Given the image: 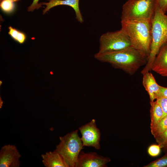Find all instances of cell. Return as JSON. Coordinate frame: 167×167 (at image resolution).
<instances>
[{
    "label": "cell",
    "mask_w": 167,
    "mask_h": 167,
    "mask_svg": "<svg viewBox=\"0 0 167 167\" xmlns=\"http://www.w3.org/2000/svg\"><path fill=\"white\" fill-rule=\"evenodd\" d=\"M94 58L100 61L109 63L114 67L133 75L147 64L148 55L130 47L119 51L105 53H97Z\"/></svg>",
    "instance_id": "obj_1"
},
{
    "label": "cell",
    "mask_w": 167,
    "mask_h": 167,
    "mask_svg": "<svg viewBox=\"0 0 167 167\" xmlns=\"http://www.w3.org/2000/svg\"><path fill=\"white\" fill-rule=\"evenodd\" d=\"M151 20H122L121 22V28L129 37L131 46L148 56L152 40Z\"/></svg>",
    "instance_id": "obj_2"
},
{
    "label": "cell",
    "mask_w": 167,
    "mask_h": 167,
    "mask_svg": "<svg viewBox=\"0 0 167 167\" xmlns=\"http://www.w3.org/2000/svg\"><path fill=\"white\" fill-rule=\"evenodd\" d=\"M151 22L150 52L147 62L141 72L143 75L151 70L154 60L160 49L167 42V16L157 5Z\"/></svg>",
    "instance_id": "obj_3"
},
{
    "label": "cell",
    "mask_w": 167,
    "mask_h": 167,
    "mask_svg": "<svg viewBox=\"0 0 167 167\" xmlns=\"http://www.w3.org/2000/svg\"><path fill=\"white\" fill-rule=\"evenodd\" d=\"M156 6V0H128L122 6L121 20H151Z\"/></svg>",
    "instance_id": "obj_4"
},
{
    "label": "cell",
    "mask_w": 167,
    "mask_h": 167,
    "mask_svg": "<svg viewBox=\"0 0 167 167\" xmlns=\"http://www.w3.org/2000/svg\"><path fill=\"white\" fill-rule=\"evenodd\" d=\"M60 142L55 151L62 156L68 167H75L79 154L84 147L76 130L59 137Z\"/></svg>",
    "instance_id": "obj_5"
},
{
    "label": "cell",
    "mask_w": 167,
    "mask_h": 167,
    "mask_svg": "<svg viewBox=\"0 0 167 167\" xmlns=\"http://www.w3.org/2000/svg\"><path fill=\"white\" fill-rule=\"evenodd\" d=\"M99 53L116 51L131 47L129 37L122 28L103 34L99 39Z\"/></svg>",
    "instance_id": "obj_6"
},
{
    "label": "cell",
    "mask_w": 167,
    "mask_h": 167,
    "mask_svg": "<svg viewBox=\"0 0 167 167\" xmlns=\"http://www.w3.org/2000/svg\"><path fill=\"white\" fill-rule=\"evenodd\" d=\"M83 146L92 147L96 149L101 148L100 142L101 134L97 127L96 120L92 119L88 123L79 128Z\"/></svg>",
    "instance_id": "obj_7"
},
{
    "label": "cell",
    "mask_w": 167,
    "mask_h": 167,
    "mask_svg": "<svg viewBox=\"0 0 167 167\" xmlns=\"http://www.w3.org/2000/svg\"><path fill=\"white\" fill-rule=\"evenodd\" d=\"M21 156L15 146L4 145L1 147L0 151V167H19Z\"/></svg>",
    "instance_id": "obj_8"
},
{
    "label": "cell",
    "mask_w": 167,
    "mask_h": 167,
    "mask_svg": "<svg viewBox=\"0 0 167 167\" xmlns=\"http://www.w3.org/2000/svg\"><path fill=\"white\" fill-rule=\"evenodd\" d=\"M110 159L94 152L81 151L75 167H105Z\"/></svg>",
    "instance_id": "obj_9"
},
{
    "label": "cell",
    "mask_w": 167,
    "mask_h": 167,
    "mask_svg": "<svg viewBox=\"0 0 167 167\" xmlns=\"http://www.w3.org/2000/svg\"><path fill=\"white\" fill-rule=\"evenodd\" d=\"M79 0H51L48 2H42V5L46 6L43 11V14H45L52 8L59 5H66L71 7L74 10L76 19L79 23L84 22L83 16L79 7Z\"/></svg>",
    "instance_id": "obj_10"
},
{
    "label": "cell",
    "mask_w": 167,
    "mask_h": 167,
    "mask_svg": "<svg viewBox=\"0 0 167 167\" xmlns=\"http://www.w3.org/2000/svg\"><path fill=\"white\" fill-rule=\"evenodd\" d=\"M151 70L163 76L167 77V42L160 49L154 60Z\"/></svg>",
    "instance_id": "obj_11"
},
{
    "label": "cell",
    "mask_w": 167,
    "mask_h": 167,
    "mask_svg": "<svg viewBox=\"0 0 167 167\" xmlns=\"http://www.w3.org/2000/svg\"><path fill=\"white\" fill-rule=\"evenodd\" d=\"M143 75V85L149 94L150 102H152L158 96L161 86L156 83L152 73L148 72Z\"/></svg>",
    "instance_id": "obj_12"
},
{
    "label": "cell",
    "mask_w": 167,
    "mask_h": 167,
    "mask_svg": "<svg viewBox=\"0 0 167 167\" xmlns=\"http://www.w3.org/2000/svg\"><path fill=\"white\" fill-rule=\"evenodd\" d=\"M41 157L45 167H68L62 156L55 150L42 154Z\"/></svg>",
    "instance_id": "obj_13"
},
{
    "label": "cell",
    "mask_w": 167,
    "mask_h": 167,
    "mask_svg": "<svg viewBox=\"0 0 167 167\" xmlns=\"http://www.w3.org/2000/svg\"><path fill=\"white\" fill-rule=\"evenodd\" d=\"M150 128L152 132L163 117V112L161 106L156 101L150 102Z\"/></svg>",
    "instance_id": "obj_14"
},
{
    "label": "cell",
    "mask_w": 167,
    "mask_h": 167,
    "mask_svg": "<svg viewBox=\"0 0 167 167\" xmlns=\"http://www.w3.org/2000/svg\"><path fill=\"white\" fill-rule=\"evenodd\" d=\"M8 33L14 40L20 44L23 43L26 39L25 34L11 26L8 27Z\"/></svg>",
    "instance_id": "obj_15"
},
{
    "label": "cell",
    "mask_w": 167,
    "mask_h": 167,
    "mask_svg": "<svg viewBox=\"0 0 167 167\" xmlns=\"http://www.w3.org/2000/svg\"><path fill=\"white\" fill-rule=\"evenodd\" d=\"M167 129V115L164 117L159 122L154 130L151 132L155 138Z\"/></svg>",
    "instance_id": "obj_16"
},
{
    "label": "cell",
    "mask_w": 167,
    "mask_h": 167,
    "mask_svg": "<svg viewBox=\"0 0 167 167\" xmlns=\"http://www.w3.org/2000/svg\"><path fill=\"white\" fill-rule=\"evenodd\" d=\"M0 6L1 10L4 12L10 14L14 10L15 2L12 0H2L0 1Z\"/></svg>",
    "instance_id": "obj_17"
},
{
    "label": "cell",
    "mask_w": 167,
    "mask_h": 167,
    "mask_svg": "<svg viewBox=\"0 0 167 167\" xmlns=\"http://www.w3.org/2000/svg\"><path fill=\"white\" fill-rule=\"evenodd\" d=\"M145 167H167V154L156 160L144 166Z\"/></svg>",
    "instance_id": "obj_18"
},
{
    "label": "cell",
    "mask_w": 167,
    "mask_h": 167,
    "mask_svg": "<svg viewBox=\"0 0 167 167\" xmlns=\"http://www.w3.org/2000/svg\"><path fill=\"white\" fill-rule=\"evenodd\" d=\"M155 139L161 148L167 149V129Z\"/></svg>",
    "instance_id": "obj_19"
},
{
    "label": "cell",
    "mask_w": 167,
    "mask_h": 167,
    "mask_svg": "<svg viewBox=\"0 0 167 167\" xmlns=\"http://www.w3.org/2000/svg\"><path fill=\"white\" fill-rule=\"evenodd\" d=\"M156 100L162 109L163 117L167 115V98L163 96H159L157 97Z\"/></svg>",
    "instance_id": "obj_20"
},
{
    "label": "cell",
    "mask_w": 167,
    "mask_h": 167,
    "mask_svg": "<svg viewBox=\"0 0 167 167\" xmlns=\"http://www.w3.org/2000/svg\"><path fill=\"white\" fill-rule=\"evenodd\" d=\"M161 147L160 145L152 144L148 148V152L151 156L155 157L159 155L161 151Z\"/></svg>",
    "instance_id": "obj_21"
},
{
    "label": "cell",
    "mask_w": 167,
    "mask_h": 167,
    "mask_svg": "<svg viewBox=\"0 0 167 167\" xmlns=\"http://www.w3.org/2000/svg\"><path fill=\"white\" fill-rule=\"evenodd\" d=\"M40 0H33L32 4L28 7V12H33L36 9H38L41 7V3H39Z\"/></svg>",
    "instance_id": "obj_22"
},
{
    "label": "cell",
    "mask_w": 167,
    "mask_h": 167,
    "mask_svg": "<svg viewBox=\"0 0 167 167\" xmlns=\"http://www.w3.org/2000/svg\"><path fill=\"white\" fill-rule=\"evenodd\" d=\"M157 5L165 13L167 11V0H156Z\"/></svg>",
    "instance_id": "obj_23"
},
{
    "label": "cell",
    "mask_w": 167,
    "mask_h": 167,
    "mask_svg": "<svg viewBox=\"0 0 167 167\" xmlns=\"http://www.w3.org/2000/svg\"><path fill=\"white\" fill-rule=\"evenodd\" d=\"M159 96H163L167 98V88L161 86L160 91L158 97Z\"/></svg>",
    "instance_id": "obj_24"
},
{
    "label": "cell",
    "mask_w": 167,
    "mask_h": 167,
    "mask_svg": "<svg viewBox=\"0 0 167 167\" xmlns=\"http://www.w3.org/2000/svg\"><path fill=\"white\" fill-rule=\"evenodd\" d=\"M2 0H0V1H2ZM14 2H17L18 1H19L20 0H12Z\"/></svg>",
    "instance_id": "obj_25"
},
{
    "label": "cell",
    "mask_w": 167,
    "mask_h": 167,
    "mask_svg": "<svg viewBox=\"0 0 167 167\" xmlns=\"http://www.w3.org/2000/svg\"><path fill=\"white\" fill-rule=\"evenodd\" d=\"M47 0L48 1H50V0Z\"/></svg>",
    "instance_id": "obj_26"
},
{
    "label": "cell",
    "mask_w": 167,
    "mask_h": 167,
    "mask_svg": "<svg viewBox=\"0 0 167 167\" xmlns=\"http://www.w3.org/2000/svg\"><path fill=\"white\" fill-rule=\"evenodd\" d=\"M166 150H167V149H166Z\"/></svg>",
    "instance_id": "obj_27"
}]
</instances>
